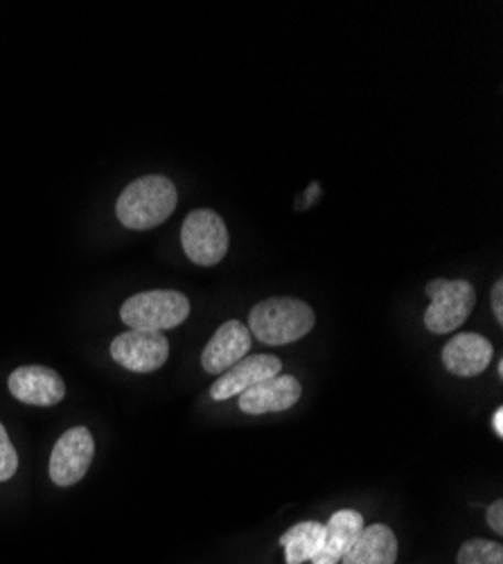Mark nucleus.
<instances>
[{"label":"nucleus","instance_id":"obj_1","mask_svg":"<svg viewBox=\"0 0 503 564\" xmlns=\"http://www.w3.org/2000/svg\"><path fill=\"white\" fill-rule=\"evenodd\" d=\"M178 193L167 176L150 174L129 183L116 204V215L131 230L156 228L174 213Z\"/></svg>","mask_w":503,"mask_h":564},{"label":"nucleus","instance_id":"obj_2","mask_svg":"<svg viewBox=\"0 0 503 564\" xmlns=\"http://www.w3.org/2000/svg\"><path fill=\"white\" fill-rule=\"evenodd\" d=\"M314 310L300 299H266L249 314V333L266 346H287L311 333Z\"/></svg>","mask_w":503,"mask_h":564},{"label":"nucleus","instance_id":"obj_3","mask_svg":"<svg viewBox=\"0 0 503 564\" xmlns=\"http://www.w3.org/2000/svg\"><path fill=\"white\" fill-rule=\"evenodd\" d=\"M190 316V301L181 292L154 290L129 296L120 310V318L129 330L163 333L181 325Z\"/></svg>","mask_w":503,"mask_h":564},{"label":"nucleus","instance_id":"obj_4","mask_svg":"<svg viewBox=\"0 0 503 564\" xmlns=\"http://www.w3.org/2000/svg\"><path fill=\"white\" fill-rule=\"evenodd\" d=\"M425 292L431 301L425 312V325L434 335H449L459 330L477 303V292L470 280L436 278L429 282Z\"/></svg>","mask_w":503,"mask_h":564},{"label":"nucleus","instance_id":"obj_5","mask_svg":"<svg viewBox=\"0 0 503 564\" xmlns=\"http://www.w3.org/2000/svg\"><path fill=\"white\" fill-rule=\"evenodd\" d=\"M181 245L195 264L215 267L226 258L231 238H228L223 219L215 210L197 208L183 221Z\"/></svg>","mask_w":503,"mask_h":564},{"label":"nucleus","instance_id":"obj_6","mask_svg":"<svg viewBox=\"0 0 503 564\" xmlns=\"http://www.w3.org/2000/svg\"><path fill=\"white\" fill-rule=\"evenodd\" d=\"M96 454V441L86 427H73L68 430L53 447L51 456V479L53 484L68 488L79 484L90 463H94Z\"/></svg>","mask_w":503,"mask_h":564},{"label":"nucleus","instance_id":"obj_7","mask_svg":"<svg viewBox=\"0 0 503 564\" xmlns=\"http://www.w3.org/2000/svg\"><path fill=\"white\" fill-rule=\"evenodd\" d=\"M111 357L131 372H154L170 357V344L161 333L129 330L113 339Z\"/></svg>","mask_w":503,"mask_h":564},{"label":"nucleus","instance_id":"obj_8","mask_svg":"<svg viewBox=\"0 0 503 564\" xmlns=\"http://www.w3.org/2000/svg\"><path fill=\"white\" fill-rule=\"evenodd\" d=\"M283 370V361L276 355H247L233 368L219 375V380L210 387V398L221 402L228 398L242 395L247 389L276 378Z\"/></svg>","mask_w":503,"mask_h":564},{"label":"nucleus","instance_id":"obj_9","mask_svg":"<svg viewBox=\"0 0 503 564\" xmlns=\"http://www.w3.org/2000/svg\"><path fill=\"white\" fill-rule=\"evenodd\" d=\"M10 393L30 406H55L66 395L62 375L45 366H21L8 380Z\"/></svg>","mask_w":503,"mask_h":564},{"label":"nucleus","instance_id":"obj_10","mask_svg":"<svg viewBox=\"0 0 503 564\" xmlns=\"http://www.w3.org/2000/svg\"><path fill=\"white\" fill-rule=\"evenodd\" d=\"M253 335L240 321H226L212 335L208 346L201 352V366L210 375H221L242 361L251 350Z\"/></svg>","mask_w":503,"mask_h":564},{"label":"nucleus","instance_id":"obj_11","mask_svg":"<svg viewBox=\"0 0 503 564\" xmlns=\"http://www.w3.org/2000/svg\"><path fill=\"white\" fill-rule=\"evenodd\" d=\"M303 395L300 382L294 375H276L251 389H247L240 398V409L249 415L278 413L292 409Z\"/></svg>","mask_w":503,"mask_h":564},{"label":"nucleus","instance_id":"obj_12","mask_svg":"<svg viewBox=\"0 0 503 564\" xmlns=\"http://www.w3.org/2000/svg\"><path fill=\"white\" fill-rule=\"evenodd\" d=\"M494 348L492 344L477 333H461L447 341L442 348V366L459 378H477L490 361Z\"/></svg>","mask_w":503,"mask_h":564},{"label":"nucleus","instance_id":"obj_13","mask_svg":"<svg viewBox=\"0 0 503 564\" xmlns=\"http://www.w3.org/2000/svg\"><path fill=\"white\" fill-rule=\"evenodd\" d=\"M324 527H326L324 546L311 560V564H339L341 557L359 538V533L363 531V517L361 512L346 508V510H337Z\"/></svg>","mask_w":503,"mask_h":564},{"label":"nucleus","instance_id":"obj_14","mask_svg":"<svg viewBox=\"0 0 503 564\" xmlns=\"http://www.w3.org/2000/svg\"><path fill=\"white\" fill-rule=\"evenodd\" d=\"M397 551V538L386 524L363 527L341 564H395Z\"/></svg>","mask_w":503,"mask_h":564},{"label":"nucleus","instance_id":"obj_15","mask_svg":"<svg viewBox=\"0 0 503 564\" xmlns=\"http://www.w3.org/2000/svg\"><path fill=\"white\" fill-rule=\"evenodd\" d=\"M326 527L321 522H300L281 535L287 564L311 562L324 546Z\"/></svg>","mask_w":503,"mask_h":564},{"label":"nucleus","instance_id":"obj_16","mask_svg":"<svg viewBox=\"0 0 503 564\" xmlns=\"http://www.w3.org/2000/svg\"><path fill=\"white\" fill-rule=\"evenodd\" d=\"M459 564H503V546L490 540H468L459 551Z\"/></svg>","mask_w":503,"mask_h":564},{"label":"nucleus","instance_id":"obj_17","mask_svg":"<svg viewBox=\"0 0 503 564\" xmlns=\"http://www.w3.org/2000/svg\"><path fill=\"white\" fill-rule=\"evenodd\" d=\"M19 469V454L3 427V422H0V484L10 481Z\"/></svg>","mask_w":503,"mask_h":564},{"label":"nucleus","instance_id":"obj_18","mask_svg":"<svg viewBox=\"0 0 503 564\" xmlns=\"http://www.w3.org/2000/svg\"><path fill=\"white\" fill-rule=\"evenodd\" d=\"M485 520L494 533H499V535L503 533V501L501 499L490 503V508L485 512Z\"/></svg>","mask_w":503,"mask_h":564},{"label":"nucleus","instance_id":"obj_19","mask_svg":"<svg viewBox=\"0 0 503 564\" xmlns=\"http://www.w3.org/2000/svg\"><path fill=\"white\" fill-rule=\"evenodd\" d=\"M490 303H492V312H494L496 321L503 323V280L494 282V288L490 292Z\"/></svg>","mask_w":503,"mask_h":564},{"label":"nucleus","instance_id":"obj_20","mask_svg":"<svg viewBox=\"0 0 503 564\" xmlns=\"http://www.w3.org/2000/svg\"><path fill=\"white\" fill-rule=\"evenodd\" d=\"M492 430L499 438H503V409L501 406L494 409V413H492Z\"/></svg>","mask_w":503,"mask_h":564}]
</instances>
